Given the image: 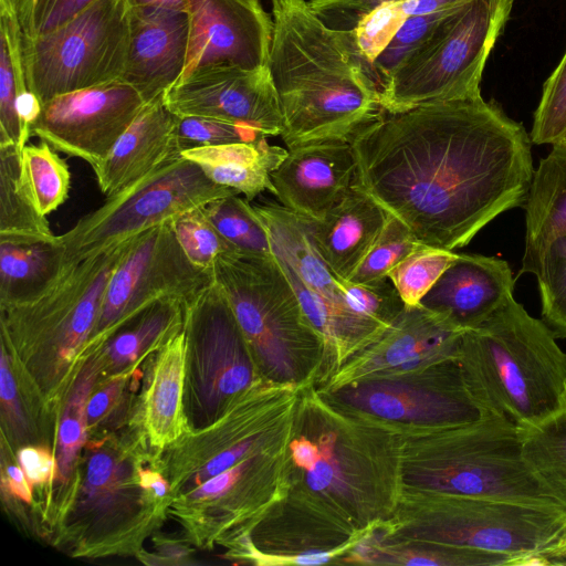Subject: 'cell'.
<instances>
[{
  "instance_id": "34",
  "label": "cell",
  "mask_w": 566,
  "mask_h": 566,
  "mask_svg": "<svg viewBox=\"0 0 566 566\" xmlns=\"http://www.w3.org/2000/svg\"><path fill=\"white\" fill-rule=\"evenodd\" d=\"M237 196L218 198L202 209L221 235L241 255L270 258L269 234L250 201Z\"/></svg>"
},
{
  "instance_id": "7",
  "label": "cell",
  "mask_w": 566,
  "mask_h": 566,
  "mask_svg": "<svg viewBox=\"0 0 566 566\" xmlns=\"http://www.w3.org/2000/svg\"><path fill=\"white\" fill-rule=\"evenodd\" d=\"M212 273L263 377L276 382L316 384L324 342L306 318L274 255L223 258Z\"/></svg>"
},
{
  "instance_id": "42",
  "label": "cell",
  "mask_w": 566,
  "mask_h": 566,
  "mask_svg": "<svg viewBox=\"0 0 566 566\" xmlns=\"http://www.w3.org/2000/svg\"><path fill=\"white\" fill-rule=\"evenodd\" d=\"M177 129L182 150L200 146L252 142L265 136L244 125L199 116H177Z\"/></svg>"
},
{
  "instance_id": "31",
  "label": "cell",
  "mask_w": 566,
  "mask_h": 566,
  "mask_svg": "<svg viewBox=\"0 0 566 566\" xmlns=\"http://www.w3.org/2000/svg\"><path fill=\"white\" fill-rule=\"evenodd\" d=\"M520 431L527 465L554 500L566 509V405Z\"/></svg>"
},
{
  "instance_id": "21",
  "label": "cell",
  "mask_w": 566,
  "mask_h": 566,
  "mask_svg": "<svg viewBox=\"0 0 566 566\" xmlns=\"http://www.w3.org/2000/svg\"><path fill=\"white\" fill-rule=\"evenodd\" d=\"M128 48L120 80L146 102L164 95L187 69L190 21L186 11L129 8Z\"/></svg>"
},
{
  "instance_id": "19",
  "label": "cell",
  "mask_w": 566,
  "mask_h": 566,
  "mask_svg": "<svg viewBox=\"0 0 566 566\" xmlns=\"http://www.w3.org/2000/svg\"><path fill=\"white\" fill-rule=\"evenodd\" d=\"M190 40L186 73L202 66H268L272 15L259 0H187Z\"/></svg>"
},
{
  "instance_id": "22",
  "label": "cell",
  "mask_w": 566,
  "mask_h": 566,
  "mask_svg": "<svg viewBox=\"0 0 566 566\" xmlns=\"http://www.w3.org/2000/svg\"><path fill=\"white\" fill-rule=\"evenodd\" d=\"M515 285L506 261L481 254H458L420 305L465 332L478 327L512 297Z\"/></svg>"
},
{
  "instance_id": "39",
  "label": "cell",
  "mask_w": 566,
  "mask_h": 566,
  "mask_svg": "<svg viewBox=\"0 0 566 566\" xmlns=\"http://www.w3.org/2000/svg\"><path fill=\"white\" fill-rule=\"evenodd\" d=\"M422 244L401 220L389 213L377 240L346 281L369 283L385 279L395 265Z\"/></svg>"
},
{
  "instance_id": "46",
  "label": "cell",
  "mask_w": 566,
  "mask_h": 566,
  "mask_svg": "<svg viewBox=\"0 0 566 566\" xmlns=\"http://www.w3.org/2000/svg\"><path fill=\"white\" fill-rule=\"evenodd\" d=\"M115 475V465L112 458L105 453L94 454L87 467L85 490L90 496L106 490Z\"/></svg>"
},
{
  "instance_id": "35",
  "label": "cell",
  "mask_w": 566,
  "mask_h": 566,
  "mask_svg": "<svg viewBox=\"0 0 566 566\" xmlns=\"http://www.w3.org/2000/svg\"><path fill=\"white\" fill-rule=\"evenodd\" d=\"M169 223L185 254L203 270L212 272L219 260L241 255L212 224L202 207L176 216Z\"/></svg>"
},
{
  "instance_id": "27",
  "label": "cell",
  "mask_w": 566,
  "mask_h": 566,
  "mask_svg": "<svg viewBox=\"0 0 566 566\" xmlns=\"http://www.w3.org/2000/svg\"><path fill=\"white\" fill-rule=\"evenodd\" d=\"M65 265L60 235L52 240H0L1 310L40 296Z\"/></svg>"
},
{
  "instance_id": "6",
  "label": "cell",
  "mask_w": 566,
  "mask_h": 566,
  "mask_svg": "<svg viewBox=\"0 0 566 566\" xmlns=\"http://www.w3.org/2000/svg\"><path fill=\"white\" fill-rule=\"evenodd\" d=\"M566 534V509L405 486L378 530L386 542L450 545L507 556L515 565H549Z\"/></svg>"
},
{
  "instance_id": "45",
  "label": "cell",
  "mask_w": 566,
  "mask_h": 566,
  "mask_svg": "<svg viewBox=\"0 0 566 566\" xmlns=\"http://www.w3.org/2000/svg\"><path fill=\"white\" fill-rule=\"evenodd\" d=\"M387 1L391 0H307L322 23L339 38L350 33Z\"/></svg>"
},
{
  "instance_id": "52",
  "label": "cell",
  "mask_w": 566,
  "mask_h": 566,
  "mask_svg": "<svg viewBox=\"0 0 566 566\" xmlns=\"http://www.w3.org/2000/svg\"><path fill=\"white\" fill-rule=\"evenodd\" d=\"M140 483L144 488H151L157 496L165 495L168 490L166 481L154 472H142Z\"/></svg>"
},
{
  "instance_id": "47",
  "label": "cell",
  "mask_w": 566,
  "mask_h": 566,
  "mask_svg": "<svg viewBox=\"0 0 566 566\" xmlns=\"http://www.w3.org/2000/svg\"><path fill=\"white\" fill-rule=\"evenodd\" d=\"M19 461L24 473L32 482L48 481L54 471L52 457L41 449H22L19 453Z\"/></svg>"
},
{
  "instance_id": "25",
  "label": "cell",
  "mask_w": 566,
  "mask_h": 566,
  "mask_svg": "<svg viewBox=\"0 0 566 566\" xmlns=\"http://www.w3.org/2000/svg\"><path fill=\"white\" fill-rule=\"evenodd\" d=\"M552 146L534 170L524 203L525 248L517 275L535 274L549 244L566 234V144Z\"/></svg>"
},
{
  "instance_id": "49",
  "label": "cell",
  "mask_w": 566,
  "mask_h": 566,
  "mask_svg": "<svg viewBox=\"0 0 566 566\" xmlns=\"http://www.w3.org/2000/svg\"><path fill=\"white\" fill-rule=\"evenodd\" d=\"M8 480L10 483V488L18 496L23 499L24 501H30L31 499V490L29 488L28 482L25 481L24 473L20 468L9 467L7 469Z\"/></svg>"
},
{
  "instance_id": "38",
  "label": "cell",
  "mask_w": 566,
  "mask_h": 566,
  "mask_svg": "<svg viewBox=\"0 0 566 566\" xmlns=\"http://www.w3.org/2000/svg\"><path fill=\"white\" fill-rule=\"evenodd\" d=\"M534 275L544 323L557 338H566V234L549 244Z\"/></svg>"
},
{
  "instance_id": "54",
  "label": "cell",
  "mask_w": 566,
  "mask_h": 566,
  "mask_svg": "<svg viewBox=\"0 0 566 566\" xmlns=\"http://www.w3.org/2000/svg\"><path fill=\"white\" fill-rule=\"evenodd\" d=\"M17 3H18V0H0V4L10 6V7H13L14 9L17 8Z\"/></svg>"
},
{
  "instance_id": "32",
  "label": "cell",
  "mask_w": 566,
  "mask_h": 566,
  "mask_svg": "<svg viewBox=\"0 0 566 566\" xmlns=\"http://www.w3.org/2000/svg\"><path fill=\"white\" fill-rule=\"evenodd\" d=\"M377 528L367 538L365 565H515V562L507 556L481 551L431 543L381 541L377 535Z\"/></svg>"
},
{
  "instance_id": "50",
  "label": "cell",
  "mask_w": 566,
  "mask_h": 566,
  "mask_svg": "<svg viewBox=\"0 0 566 566\" xmlns=\"http://www.w3.org/2000/svg\"><path fill=\"white\" fill-rule=\"evenodd\" d=\"M129 8L187 10V0H127Z\"/></svg>"
},
{
  "instance_id": "2",
  "label": "cell",
  "mask_w": 566,
  "mask_h": 566,
  "mask_svg": "<svg viewBox=\"0 0 566 566\" xmlns=\"http://www.w3.org/2000/svg\"><path fill=\"white\" fill-rule=\"evenodd\" d=\"M290 448L289 496L359 534L396 512L405 489L396 422L345 406L310 384Z\"/></svg>"
},
{
  "instance_id": "1",
  "label": "cell",
  "mask_w": 566,
  "mask_h": 566,
  "mask_svg": "<svg viewBox=\"0 0 566 566\" xmlns=\"http://www.w3.org/2000/svg\"><path fill=\"white\" fill-rule=\"evenodd\" d=\"M349 142L357 184L421 243L450 251L524 207L535 170L524 126L481 95L381 111Z\"/></svg>"
},
{
  "instance_id": "15",
  "label": "cell",
  "mask_w": 566,
  "mask_h": 566,
  "mask_svg": "<svg viewBox=\"0 0 566 566\" xmlns=\"http://www.w3.org/2000/svg\"><path fill=\"white\" fill-rule=\"evenodd\" d=\"M146 103L122 80L70 92L41 104L30 134L93 167L107 156Z\"/></svg>"
},
{
  "instance_id": "3",
  "label": "cell",
  "mask_w": 566,
  "mask_h": 566,
  "mask_svg": "<svg viewBox=\"0 0 566 566\" xmlns=\"http://www.w3.org/2000/svg\"><path fill=\"white\" fill-rule=\"evenodd\" d=\"M272 1L268 69L287 148L349 139L382 109L380 95L307 0Z\"/></svg>"
},
{
  "instance_id": "36",
  "label": "cell",
  "mask_w": 566,
  "mask_h": 566,
  "mask_svg": "<svg viewBox=\"0 0 566 566\" xmlns=\"http://www.w3.org/2000/svg\"><path fill=\"white\" fill-rule=\"evenodd\" d=\"M457 256L453 251L422 244L395 265L387 276L403 303L417 306Z\"/></svg>"
},
{
  "instance_id": "9",
  "label": "cell",
  "mask_w": 566,
  "mask_h": 566,
  "mask_svg": "<svg viewBox=\"0 0 566 566\" xmlns=\"http://www.w3.org/2000/svg\"><path fill=\"white\" fill-rule=\"evenodd\" d=\"M269 234L272 254L300 305L324 342L322 380L375 342L389 325L355 312L342 280L329 269L312 235L311 219L274 202L252 205Z\"/></svg>"
},
{
  "instance_id": "53",
  "label": "cell",
  "mask_w": 566,
  "mask_h": 566,
  "mask_svg": "<svg viewBox=\"0 0 566 566\" xmlns=\"http://www.w3.org/2000/svg\"><path fill=\"white\" fill-rule=\"evenodd\" d=\"M551 564H566V534L551 555Z\"/></svg>"
},
{
  "instance_id": "41",
  "label": "cell",
  "mask_w": 566,
  "mask_h": 566,
  "mask_svg": "<svg viewBox=\"0 0 566 566\" xmlns=\"http://www.w3.org/2000/svg\"><path fill=\"white\" fill-rule=\"evenodd\" d=\"M342 289L348 305L355 312L386 325H390L406 307L388 276L369 283L342 280Z\"/></svg>"
},
{
  "instance_id": "23",
  "label": "cell",
  "mask_w": 566,
  "mask_h": 566,
  "mask_svg": "<svg viewBox=\"0 0 566 566\" xmlns=\"http://www.w3.org/2000/svg\"><path fill=\"white\" fill-rule=\"evenodd\" d=\"M181 151L177 115L159 95L145 104L107 156L92 168L107 198L181 157Z\"/></svg>"
},
{
  "instance_id": "18",
  "label": "cell",
  "mask_w": 566,
  "mask_h": 566,
  "mask_svg": "<svg viewBox=\"0 0 566 566\" xmlns=\"http://www.w3.org/2000/svg\"><path fill=\"white\" fill-rule=\"evenodd\" d=\"M184 318L186 335L200 358V391L208 406H218L264 378L256 373L230 302L216 281L184 305Z\"/></svg>"
},
{
  "instance_id": "4",
  "label": "cell",
  "mask_w": 566,
  "mask_h": 566,
  "mask_svg": "<svg viewBox=\"0 0 566 566\" xmlns=\"http://www.w3.org/2000/svg\"><path fill=\"white\" fill-rule=\"evenodd\" d=\"M556 339L513 296L461 336L459 364L469 389L518 428L545 420L566 405V352Z\"/></svg>"
},
{
  "instance_id": "12",
  "label": "cell",
  "mask_w": 566,
  "mask_h": 566,
  "mask_svg": "<svg viewBox=\"0 0 566 566\" xmlns=\"http://www.w3.org/2000/svg\"><path fill=\"white\" fill-rule=\"evenodd\" d=\"M213 281L211 271L185 254L169 221L161 223L133 238L105 289L92 333L115 331L158 302L185 305Z\"/></svg>"
},
{
  "instance_id": "37",
  "label": "cell",
  "mask_w": 566,
  "mask_h": 566,
  "mask_svg": "<svg viewBox=\"0 0 566 566\" xmlns=\"http://www.w3.org/2000/svg\"><path fill=\"white\" fill-rule=\"evenodd\" d=\"M463 6L406 18L373 63V80L379 95L388 77L401 62L422 46L442 23Z\"/></svg>"
},
{
  "instance_id": "8",
  "label": "cell",
  "mask_w": 566,
  "mask_h": 566,
  "mask_svg": "<svg viewBox=\"0 0 566 566\" xmlns=\"http://www.w3.org/2000/svg\"><path fill=\"white\" fill-rule=\"evenodd\" d=\"M514 0H471L392 72L380 92L389 113L481 95L482 73Z\"/></svg>"
},
{
  "instance_id": "29",
  "label": "cell",
  "mask_w": 566,
  "mask_h": 566,
  "mask_svg": "<svg viewBox=\"0 0 566 566\" xmlns=\"http://www.w3.org/2000/svg\"><path fill=\"white\" fill-rule=\"evenodd\" d=\"M180 331L168 339L159 355L147 398V426L153 442H169L179 431V412L187 346Z\"/></svg>"
},
{
  "instance_id": "24",
  "label": "cell",
  "mask_w": 566,
  "mask_h": 566,
  "mask_svg": "<svg viewBox=\"0 0 566 566\" xmlns=\"http://www.w3.org/2000/svg\"><path fill=\"white\" fill-rule=\"evenodd\" d=\"M388 212L357 182L319 219H311L318 252L340 280H347L361 263L378 235Z\"/></svg>"
},
{
  "instance_id": "33",
  "label": "cell",
  "mask_w": 566,
  "mask_h": 566,
  "mask_svg": "<svg viewBox=\"0 0 566 566\" xmlns=\"http://www.w3.org/2000/svg\"><path fill=\"white\" fill-rule=\"evenodd\" d=\"M20 175L41 214L46 217L67 199L71 185L69 166L49 144L42 142L23 147Z\"/></svg>"
},
{
  "instance_id": "13",
  "label": "cell",
  "mask_w": 566,
  "mask_h": 566,
  "mask_svg": "<svg viewBox=\"0 0 566 566\" xmlns=\"http://www.w3.org/2000/svg\"><path fill=\"white\" fill-rule=\"evenodd\" d=\"M325 394L353 409L398 423L460 424L494 415L469 389L459 358L416 375L367 379Z\"/></svg>"
},
{
  "instance_id": "55",
  "label": "cell",
  "mask_w": 566,
  "mask_h": 566,
  "mask_svg": "<svg viewBox=\"0 0 566 566\" xmlns=\"http://www.w3.org/2000/svg\"><path fill=\"white\" fill-rule=\"evenodd\" d=\"M560 143L566 144V136L560 140Z\"/></svg>"
},
{
  "instance_id": "26",
  "label": "cell",
  "mask_w": 566,
  "mask_h": 566,
  "mask_svg": "<svg viewBox=\"0 0 566 566\" xmlns=\"http://www.w3.org/2000/svg\"><path fill=\"white\" fill-rule=\"evenodd\" d=\"M286 155V149L270 145L265 136L181 151V156L197 164L210 180L244 195L248 201L265 190L274 195L271 172Z\"/></svg>"
},
{
  "instance_id": "17",
  "label": "cell",
  "mask_w": 566,
  "mask_h": 566,
  "mask_svg": "<svg viewBox=\"0 0 566 566\" xmlns=\"http://www.w3.org/2000/svg\"><path fill=\"white\" fill-rule=\"evenodd\" d=\"M177 116H199L280 136L283 116L268 66L211 65L186 73L164 94Z\"/></svg>"
},
{
  "instance_id": "43",
  "label": "cell",
  "mask_w": 566,
  "mask_h": 566,
  "mask_svg": "<svg viewBox=\"0 0 566 566\" xmlns=\"http://www.w3.org/2000/svg\"><path fill=\"white\" fill-rule=\"evenodd\" d=\"M95 371L85 370L78 379L65 407L59 431V468L67 475L77 450L84 440L85 401L92 388Z\"/></svg>"
},
{
  "instance_id": "14",
  "label": "cell",
  "mask_w": 566,
  "mask_h": 566,
  "mask_svg": "<svg viewBox=\"0 0 566 566\" xmlns=\"http://www.w3.org/2000/svg\"><path fill=\"white\" fill-rule=\"evenodd\" d=\"M132 240L82 261L67 262L40 296L2 310L8 328L21 337H54L61 355L70 358L93 332L105 289Z\"/></svg>"
},
{
  "instance_id": "5",
  "label": "cell",
  "mask_w": 566,
  "mask_h": 566,
  "mask_svg": "<svg viewBox=\"0 0 566 566\" xmlns=\"http://www.w3.org/2000/svg\"><path fill=\"white\" fill-rule=\"evenodd\" d=\"M396 423L405 486L564 507L527 465L520 428L509 419L491 415L460 424Z\"/></svg>"
},
{
  "instance_id": "48",
  "label": "cell",
  "mask_w": 566,
  "mask_h": 566,
  "mask_svg": "<svg viewBox=\"0 0 566 566\" xmlns=\"http://www.w3.org/2000/svg\"><path fill=\"white\" fill-rule=\"evenodd\" d=\"M119 391V382H113L97 392L86 406V418L93 422L101 418L113 403Z\"/></svg>"
},
{
  "instance_id": "30",
  "label": "cell",
  "mask_w": 566,
  "mask_h": 566,
  "mask_svg": "<svg viewBox=\"0 0 566 566\" xmlns=\"http://www.w3.org/2000/svg\"><path fill=\"white\" fill-rule=\"evenodd\" d=\"M20 155L15 145H0V240L55 239L23 186Z\"/></svg>"
},
{
  "instance_id": "20",
  "label": "cell",
  "mask_w": 566,
  "mask_h": 566,
  "mask_svg": "<svg viewBox=\"0 0 566 566\" xmlns=\"http://www.w3.org/2000/svg\"><path fill=\"white\" fill-rule=\"evenodd\" d=\"M271 180L282 206L319 219L357 182L353 146L349 139H326L289 148Z\"/></svg>"
},
{
  "instance_id": "11",
  "label": "cell",
  "mask_w": 566,
  "mask_h": 566,
  "mask_svg": "<svg viewBox=\"0 0 566 566\" xmlns=\"http://www.w3.org/2000/svg\"><path fill=\"white\" fill-rule=\"evenodd\" d=\"M237 195L181 156L107 197L101 207L60 235L66 263L98 254L212 200Z\"/></svg>"
},
{
  "instance_id": "28",
  "label": "cell",
  "mask_w": 566,
  "mask_h": 566,
  "mask_svg": "<svg viewBox=\"0 0 566 566\" xmlns=\"http://www.w3.org/2000/svg\"><path fill=\"white\" fill-rule=\"evenodd\" d=\"M0 145L27 144L18 103L30 91L22 55V29L13 7L0 4Z\"/></svg>"
},
{
  "instance_id": "40",
  "label": "cell",
  "mask_w": 566,
  "mask_h": 566,
  "mask_svg": "<svg viewBox=\"0 0 566 566\" xmlns=\"http://www.w3.org/2000/svg\"><path fill=\"white\" fill-rule=\"evenodd\" d=\"M566 136V52L543 86L530 134L532 144L554 145Z\"/></svg>"
},
{
  "instance_id": "44",
  "label": "cell",
  "mask_w": 566,
  "mask_h": 566,
  "mask_svg": "<svg viewBox=\"0 0 566 566\" xmlns=\"http://www.w3.org/2000/svg\"><path fill=\"white\" fill-rule=\"evenodd\" d=\"M95 0H18L17 15L28 36L45 34L80 13Z\"/></svg>"
},
{
  "instance_id": "10",
  "label": "cell",
  "mask_w": 566,
  "mask_h": 566,
  "mask_svg": "<svg viewBox=\"0 0 566 566\" xmlns=\"http://www.w3.org/2000/svg\"><path fill=\"white\" fill-rule=\"evenodd\" d=\"M127 0H95L61 27L22 32L28 90L41 104L62 94L120 80L128 48Z\"/></svg>"
},
{
  "instance_id": "51",
  "label": "cell",
  "mask_w": 566,
  "mask_h": 566,
  "mask_svg": "<svg viewBox=\"0 0 566 566\" xmlns=\"http://www.w3.org/2000/svg\"><path fill=\"white\" fill-rule=\"evenodd\" d=\"M1 397L4 402L12 405L15 399V387L10 369L6 363L4 354L1 357L0 368Z\"/></svg>"
},
{
  "instance_id": "16",
  "label": "cell",
  "mask_w": 566,
  "mask_h": 566,
  "mask_svg": "<svg viewBox=\"0 0 566 566\" xmlns=\"http://www.w3.org/2000/svg\"><path fill=\"white\" fill-rule=\"evenodd\" d=\"M463 333L444 316L422 305H406L375 342L315 387L323 392H332L367 379L422 373L459 358Z\"/></svg>"
}]
</instances>
